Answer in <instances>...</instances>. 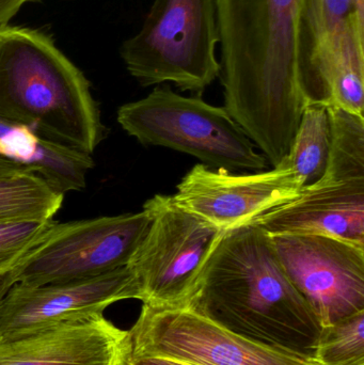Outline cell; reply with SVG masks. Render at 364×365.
I'll return each instance as SVG.
<instances>
[{"mask_svg": "<svg viewBox=\"0 0 364 365\" xmlns=\"http://www.w3.org/2000/svg\"><path fill=\"white\" fill-rule=\"evenodd\" d=\"M251 222L269 236H326L364 248V180L307 185L298 197Z\"/></svg>", "mask_w": 364, "mask_h": 365, "instance_id": "5bb4252c", "label": "cell"}, {"mask_svg": "<svg viewBox=\"0 0 364 365\" xmlns=\"http://www.w3.org/2000/svg\"><path fill=\"white\" fill-rule=\"evenodd\" d=\"M55 223L53 219L0 221V274L11 272Z\"/></svg>", "mask_w": 364, "mask_h": 365, "instance_id": "ffe728a7", "label": "cell"}, {"mask_svg": "<svg viewBox=\"0 0 364 365\" xmlns=\"http://www.w3.org/2000/svg\"><path fill=\"white\" fill-rule=\"evenodd\" d=\"M305 184L281 160L267 173L234 175L197 165L177 185L175 203L222 231L251 222L298 197Z\"/></svg>", "mask_w": 364, "mask_h": 365, "instance_id": "7c38bea8", "label": "cell"}, {"mask_svg": "<svg viewBox=\"0 0 364 365\" xmlns=\"http://www.w3.org/2000/svg\"><path fill=\"white\" fill-rule=\"evenodd\" d=\"M0 155L42 178L60 193L78 190L91 166L87 154L44 140L30 128L2 118Z\"/></svg>", "mask_w": 364, "mask_h": 365, "instance_id": "9a60e30c", "label": "cell"}, {"mask_svg": "<svg viewBox=\"0 0 364 365\" xmlns=\"http://www.w3.org/2000/svg\"><path fill=\"white\" fill-rule=\"evenodd\" d=\"M297 61L306 104L329 106L364 75V17L354 0H299Z\"/></svg>", "mask_w": 364, "mask_h": 365, "instance_id": "9c48e42d", "label": "cell"}, {"mask_svg": "<svg viewBox=\"0 0 364 365\" xmlns=\"http://www.w3.org/2000/svg\"><path fill=\"white\" fill-rule=\"evenodd\" d=\"M125 299L140 300L138 281L128 265L71 282L12 285L0 302V342L103 315L110 304Z\"/></svg>", "mask_w": 364, "mask_h": 365, "instance_id": "8fae6325", "label": "cell"}, {"mask_svg": "<svg viewBox=\"0 0 364 365\" xmlns=\"http://www.w3.org/2000/svg\"><path fill=\"white\" fill-rule=\"evenodd\" d=\"M359 365H364V364H359Z\"/></svg>", "mask_w": 364, "mask_h": 365, "instance_id": "4316f807", "label": "cell"}, {"mask_svg": "<svg viewBox=\"0 0 364 365\" xmlns=\"http://www.w3.org/2000/svg\"><path fill=\"white\" fill-rule=\"evenodd\" d=\"M31 1L36 0H0V30L8 27V24L21 6Z\"/></svg>", "mask_w": 364, "mask_h": 365, "instance_id": "44dd1931", "label": "cell"}, {"mask_svg": "<svg viewBox=\"0 0 364 365\" xmlns=\"http://www.w3.org/2000/svg\"><path fill=\"white\" fill-rule=\"evenodd\" d=\"M183 307L256 344L316 360L322 324L256 223L222 232Z\"/></svg>", "mask_w": 364, "mask_h": 365, "instance_id": "7a4b0ae2", "label": "cell"}, {"mask_svg": "<svg viewBox=\"0 0 364 365\" xmlns=\"http://www.w3.org/2000/svg\"><path fill=\"white\" fill-rule=\"evenodd\" d=\"M128 332L130 358L158 356L194 365H321L251 342L183 306L143 304Z\"/></svg>", "mask_w": 364, "mask_h": 365, "instance_id": "ba28073f", "label": "cell"}, {"mask_svg": "<svg viewBox=\"0 0 364 365\" xmlns=\"http://www.w3.org/2000/svg\"><path fill=\"white\" fill-rule=\"evenodd\" d=\"M143 208L151 225L128 264L140 300L154 307L183 306L224 231L177 205L172 195H156Z\"/></svg>", "mask_w": 364, "mask_h": 365, "instance_id": "52a82bcc", "label": "cell"}, {"mask_svg": "<svg viewBox=\"0 0 364 365\" xmlns=\"http://www.w3.org/2000/svg\"><path fill=\"white\" fill-rule=\"evenodd\" d=\"M331 143L324 175L318 182L336 184L364 180V117L328 107Z\"/></svg>", "mask_w": 364, "mask_h": 365, "instance_id": "e0dca14e", "label": "cell"}, {"mask_svg": "<svg viewBox=\"0 0 364 365\" xmlns=\"http://www.w3.org/2000/svg\"><path fill=\"white\" fill-rule=\"evenodd\" d=\"M63 197L34 173L0 175V221L53 219Z\"/></svg>", "mask_w": 364, "mask_h": 365, "instance_id": "ac0fdd59", "label": "cell"}, {"mask_svg": "<svg viewBox=\"0 0 364 365\" xmlns=\"http://www.w3.org/2000/svg\"><path fill=\"white\" fill-rule=\"evenodd\" d=\"M215 0H155L121 57L143 87L173 83L202 93L219 76Z\"/></svg>", "mask_w": 364, "mask_h": 365, "instance_id": "277c9868", "label": "cell"}, {"mask_svg": "<svg viewBox=\"0 0 364 365\" xmlns=\"http://www.w3.org/2000/svg\"><path fill=\"white\" fill-rule=\"evenodd\" d=\"M130 356V332L104 315L0 342V365H126Z\"/></svg>", "mask_w": 364, "mask_h": 365, "instance_id": "4fadbf2b", "label": "cell"}, {"mask_svg": "<svg viewBox=\"0 0 364 365\" xmlns=\"http://www.w3.org/2000/svg\"><path fill=\"white\" fill-rule=\"evenodd\" d=\"M21 173H32L27 170L25 167L21 166V165L16 164V163L12 162V160H8V158H2L0 155V175H21Z\"/></svg>", "mask_w": 364, "mask_h": 365, "instance_id": "603a6c76", "label": "cell"}, {"mask_svg": "<svg viewBox=\"0 0 364 365\" xmlns=\"http://www.w3.org/2000/svg\"><path fill=\"white\" fill-rule=\"evenodd\" d=\"M331 126L328 107L306 104L290 151L284 158L305 186L324 175L331 152Z\"/></svg>", "mask_w": 364, "mask_h": 365, "instance_id": "2e32d148", "label": "cell"}, {"mask_svg": "<svg viewBox=\"0 0 364 365\" xmlns=\"http://www.w3.org/2000/svg\"><path fill=\"white\" fill-rule=\"evenodd\" d=\"M118 122L145 145L168 148L224 170H262L266 158L224 107L156 88L118 110Z\"/></svg>", "mask_w": 364, "mask_h": 365, "instance_id": "5b68a950", "label": "cell"}, {"mask_svg": "<svg viewBox=\"0 0 364 365\" xmlns=\"http://www.w3.org/2000/svg\"><path fill=\"white\" fill-rule=\"evenodd\" d=\"M224 109L271 166L290 151L305 108L299 0H215Z\"/></svg>", "mask_w": 364, "mask_h": 365, "instance_id": "6da1fadb", "label": "cell"}, {"mask_svg": "<svg viewBox=\"0 0 364 365\" xmlns=\"http://www.w3.org/2000/svg\"><path fill=\"white\" fill-rule=\"evenodd\" d=\"M271 240L288 280L322 327L364 311V248L326 236Z\"/></svg>", "mask_w": 364, "mask_h": 365, "instance_id": "30bf717a", "label": "cell"}, {"mask_svg": "<svg viewBox=\"0 0 364 365\" xmlns=\"http://www.w3.org/2000/svg\"><path fill=\"white\" fill-rule=\"evenodd\" d=\"M150 225L145 208L135 214L56 221L46 237L11 270L14 284L71 282L125 267Z\"/></svg>", "mask_w": 364, "mask_h": 365, "instance_id": "8992f818", "label": "cell"}, {"mask_svg": "<svg viewBox=\"0 0 364 365\" xmlns=\"http://www.w3.org/2000/svg\"><path fill=\"white\" fill-rule=\"evenodd\" d=\"M0 118L88 155L105 135L85 75L31 28L0 30Z\"/></svg>", "mask_w": 364, "mask_h": 365, "instance_id": "3957f363", "label": "cell"}, {"mask_svg": "<svg viewBox=\"0 0 364 365\" xmlns=\"http://www.w3.org/2000/svg\"><path fill=\"white\" fill-rule=\"evenodd\" d=\"M316 361L321 365L364 364V311L322 327Z\"/></svg>", "mask_w": 364, "mask_h": 365, "instance_id": "d6986e66", "label": "cell"}, {"mask_svg": "<svg viewBox=\"0 0 364 365\" xmlns=\"http://www.w3.org/2000/svg\"><path fill=\"white\" fill-rule=\"evenodd\" d=\"M81 153H83V152H81ZM87 155H88V154H87ZM88 156H89L90 162H91V166H90V168H89V170H90V169L93 168L94 163H93V160H92V158H91V156H90V155H88ZM85 179H87V177H85ZM85 184H83V186H81L80 188L78 189V190H81V189L85 188ZM78 190H76V191H78ZM57 192H58V191H57ZM62 195H64V193H62Z\"/></svg>", "mask_w": 364, "mask_h": 365, "instance_id": "484cf974", "label": "cell"}, {"mask_svg": "<svg viewBox=\"0 0 364 365\" xmlns=\"http://www.w3.org/2000/svg\"><path fill=\"white\" fill-rule=\"evenodd\" d=\"M126 365H194L182 360L172 359V358L158 357V356H150V357L130 358Z\"/></svg>", "mask_w": 364, "mask_h": 365, "instance_id": "7402d4cb", "label": "cell"}, {"mask_svg": "<svg viewBox=\"0 0 364 365\" xmlns=\"http://www.w3.org/2000/svg\"><path fill=\"white\" fill-rule=\"evenodd\" d=\"M12 285H14V280H13L11 272L0 274V302L4 299V295L8 293Z\"/></svg>", "mask_w": 364, "mask_h": 365, "instance_id": "cb8c5ba5", "label": "cell"}, {"mask_svg": "<svg viewBox=\"0 0 364 365\" xmlns=\"http://www.w3.org/2000/svg\"><path fill=\"white\" fill-rule=\"evenodd\" d=\"M354 2L359 14L364 17V0H354Z\"/></svg>", "mask_w": 364, "mask_h": 365, "instance_id": "d4e9b609", "label": "cell"}]
</instances>
